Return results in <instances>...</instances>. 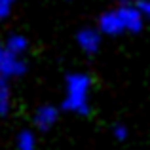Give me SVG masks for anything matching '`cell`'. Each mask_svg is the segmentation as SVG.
<instances>
[{
  "label": "cell",
  "instance_id": "cell-1",
  "mask_svg": "<svg viewBox=\"0 0 150 150\" xmlns=\"http://www.w3.org/2000/svg\"><path fill=\"white\" fill-rule=\"evenodd\" d=\"M144 15L141 11L139 4L133 2H124L122 6H118L116 10L105 11L99 17V30L103 34L108 36H118L124 33H137L143 29Z\"/></svg>",
  "mask_w": 150,
  "mask_h": 150
},
{
  "label": "cell",
  "instance_id": "cell-2",
  "mask_svg": "<svg viewBox=\"0 0 150 150\" xmlns=\"http://www.w3.org/2000/svg\"><path fill=\"white\" fill-rule=\"evenodd\" d=\"M89 91H91V78L88 74H69L65 80L63 108L72 114H86L89 110Z\"/></svg>",
  "mask_w": 150,
  "mask_h": 150
},
{
  "label": "cell",
  "instance_id": "cell-3",
  "mask_svg": "<svg viewBox=\"0 0 150 150\" xmlns=\"http://www.w3.org/2000/svg\"><path fill=\"white\" fill-rule=\"evenodd\" d=\"M25 72V63L21 55H15L13 51L6 48V44L0 42V78H13Z\"/></svg>",
  "mask_w": 150,
  "mask_h": 150
},
{
  "label": "cell",
  "instance_id": "cell-4",
  "mask_svg": "<svg viewBox=\"0 0 150 150\" xmlns=\"http://www.w3.org/2000/svg\"><path fill=\"white\" fill-rule=\"evenodd\" d=\"M101 36H103V33L99 29L86 27V29L78 30L76 42H78V46H80L82 51H86V53H95V51L101 48Z\"/></svg>",
  "mask_w": 150,
  "mask_h": 150
},
{
  "label": "cell",
  "instance_id": "cell-5",
  "mask_svg": "<svg viewBox=\"0 0 150 150\" xmlns=\"http://www.w3.org/2000/svg\"><path fill=\"white\" fill-rule=\"evenodd\" d=\"M57 118H59L57 108L51 106V105H44V106H40V108L34 112V124H36L38 129L48 131V129H51L55 125Z\"/></svg>",
  "mask_w": 150,
  "mask_h": 150
},
{
  "label": "cell",
  "instance_id": "cell-6",
  "mask_svg": "<svg viewBox=\"0 0 150 150\" xmlns=\"http://www.w3.org/2000/svg\"><path fill=\"white\" fill-rule=\"evenodd\" d=\"M4 44H6V48L10 50V51H13L15 55H21V57H23V53L27 51V48H29L27 38L21 36V34H11V36L4 42Z\"/></svg>",
  "mask_w": 150,
  "mask_h": 150
},
{
  "label": "cell",
  "instance_id": "cell-7",
  "mask_svg": "<svg viewBox=\"0 0 150 150\" xmlns=\"http://www.w3.org/2000/svg\"><path fill=\"white\" fill-rule=\"evenodd\" d=\"M15 148L17 150H36V137L33 131H21L15 139Z\"/></svg>",
  "mask_w": 150,
  "mask_h": 150
},
{
  "label": "cell",
  "instance_id": "cell-8",
  "mask_svg": "<svg viewBox=\"0 0 150 150\" xmlns=\"http://www.w3.org/2000/svg\"><path fill=\"white\" fill-rule=\"evenodd\" d=\"M11 105V91L6 78H0V114H6Z\"/></svg>",
  "mask_w": 150,
  "mask_h": 150
},
{
  "label": "cell",
  "instance_id": "cell-9",
  "mask_svg": "<svg viewBox=\"0 0 150 150\" xmlns=\"http://www.w3.org/2000/svg\"><path fill=\"white\" fill-rule=\"evenodd\" d=\"M15 0H0V19H6L13 10Z\"/></svg>",
  "mask_w": 150,
  "mask_h": 150
},
{
  "label": "cell",
  "instance_id": "cell-10",
  "mask_svg": "<svg viewBox=\"0 0 150 150\" xmlns=\"http://www.w3.org/2000/svg\"><path fill=\"white\" fill-rule=\"evenodd\" d=\"M114 137H116L118 141H124L125 137H127V129H125L124 125H116V127H114Z\"/></svg>",
  "mask_w": 150,
  "mask_h": 150
},
{
  "label": "cell",
  "instance_id": "cell-11",
  "mask_svg": "<svg viewBox=\"0 0 150 150\" xmlns=\"http://www.w3.org/2000/svg\"><path fill=\"white\" fill-rule=\"evenodd\" d=\"M139 8H141V11H143L144 17L150 19V0H141V2H139Z\"/></svg>",
  "mask_w": 150,
  "mask_h": 150
},
{
  "label": "cell",
  "instance_id": "cell-12",
  "mask_svg": "<svg viewBox=\"0 0 150 150\" xmlns=\"http://www.w3.org/2000/svg\"><path fill=\"white\" fill-rule=\"evenodd\" d=\"M125 2H141V0H125Z\"/></svg>",
  "mask_w": 150,
  "mask_h": 150
}]
</instances>
